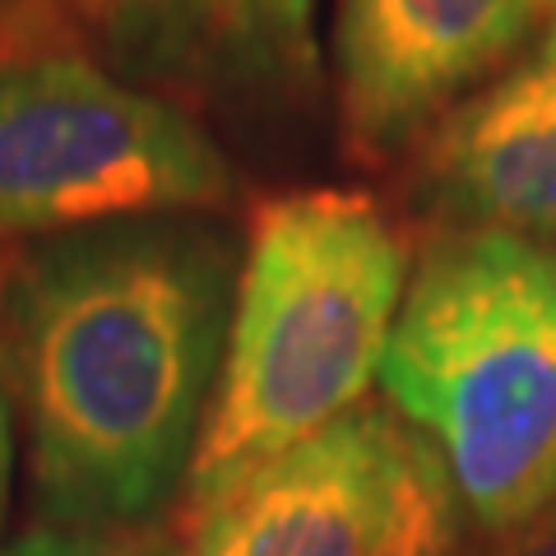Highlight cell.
<instances>
[{"label": "cell", "instance_id": "obj_9", "mask_svg": "<svg viewBox=\"0 0 556 556\" xmlns=\"http://www.w3.org/2000/svg\"><path fill=\"white\" fill-rule=\"evenodd\" d=\"M464 525L468 519L441 455L427 437L404 427L390 473L386 519H380V533L367 556H468Z\"/></svg>", "mask_w": 556, "mask_h": 556}, {"label": "cell", "instance_id": "obj_10", "mask_svg": "<svg viewBox=\"0 0 556 556\" xmlns=\"http://www.w3.org/2000/svg\"><path fill=\"white\" fill-rule=\"evenodd\" d=\"M0 556H195V529L190 519H149V525H116V529H61L38 525L20 533Z\"/></svg>", "mask_w": 556, "mask_h": 556}, {"label": "cell", "instance_id": "obj_7", "mask_svg": "<svg viewBox=\"0 0 556 556\" xmlns=\"http://www.w3.org/2000/svg\"><path fill=\"white\" fill-rule=\"evenodd\" d=\"M422 195L450 228L556 237V24L445 116L422 159Z\"/></svg>", "mask_w": 556, "mask_h": 556}, {"label": "cell", "instance_id": "obj_3", "mask_svg": "<svg viewBox=\"0 0 556 556\" xmlns=\"http://www.w3.org/2000/svg\"><path fill=\"white\" fill-rule=\"evenodd\" d=\"M464 519L501 533L556 492V247L450 228L417 260L380 362Z\"/></svg>", "mask_w": 556, "mask_h": 556}, {"label": "cell", "instance_id": "obj_5", "mask_svg": "<svg viewBox=\"0 0 556 556\" xmlns=\"http://www.w3.org/2000/svg\"><path fill=\"white\" fill-rule=\"evenodd\" d=\"M538 0H339L343 135L362 159L413 144L468 84L529 38Z\"/></svg>", "mask_w": 556, "mask_h": 556}, {"label": "cell", "instance_id": "obj_1", "mask_svg": "<svg viewBox=\"0 0 556 556\" xmlns=\"http://www.w3.org/2000/svg\"><path fill=\"white\" fill-rule=\"evenodd\" d=\"M237 269V241L181 214L38 237L0 265V376L42 525L163 519L223 371Z\"/></svg>", "mask_w": 556, "mask_h": 556}, {"label": "cell", "instance_id": "obj_6", "mask_svg": "<svg viewBox=\"0 0 556 556\" xmlns=\"http://www.w3.org/2000/svg\"><path fill=\"white\" fill-rule=\"evenodd\" d=\"M404 422L362 404L265 464L208 510L186 515L195 556H367L390 501Z\"/></svg>", "mask_w": 556, "mask_h": 556}, {"label": "cell", "instance_id": "obj_2", "mask_svg": "<svg viewBox=\"0 0 556 556\" xmlns=\"http://www.w3.org/2000/svg\"><path fill=\"white\" fill-rule=\"evenodd\" d=\"M408 288V247L357 190H292L260 204L218 390L186 478L208 510L288 450L362 408Z\"/></svg>", "mask_w": 556, "mask_h": 556}, {"label": "cell", "instance_id": "obj_11", "mask_svg": "<svg viewBox=\"0 0 556 556\" xmlns=\"http://www.w3.org/2000/svg\"><path fill=\"white\" fill-rule=\"evenodd\" d=\"M468 556H556V492L529 519L501 533H482Z\"/></svg>", "mask_w": 556, "mask_h": 556}, {"label": "cell", "instance_id": "obj_8", "mask_svg": "<svg viewBox=\"0 0 556 556\" xmlns=\"http://www.w3.org/2000/svg\"><path fill=\"white\" fill-rule=\"evenodd\" d=\"M186 51L251 84L316 75V0H139Z\"/></svg>", "mask_w": 556, "mask_h": 556}, {"label": "cell", "instance_id": "obj_4", "mask_svg": "<svg viewBox=\"0 0 556 556\" xmlns=\"http://www.w3.org/2000/svg\"><path fill=\"white\" fill-rule=\"evenodd\" d=\"M232 195V172L195 121L75 51L0 47V241Z\"/></svg>", "mask_w": 556, "mask_h": 556}, {"label": "cell", "instance_id": "obj_12", "mask_svg": "<svg viewBox=\"0 0 556 556\" xmlns=\"http://www.w3.org/2000/svg\"><path fill=\"white\" fill-rule=\"evenodd\" d=\"M10 492H14V422H10V390L0 376V529L10 515Z\"/></svg>", "mask_w": 556, "mask_h": 556}, {"label": "cell", "instance_id": "obj_13", "mask_svg": "<svg viewBox=\"0 0 556 556\" xmlns=\"http://www.w3.org/2000/svg\"><path fill=\"white\" fill-rule=\"evenodd\" d=\"M538 5H547V10H552V14H556V0H538Z\"/></svg>", "mask_w": 556, "mask_h": 556}]
</instances>
